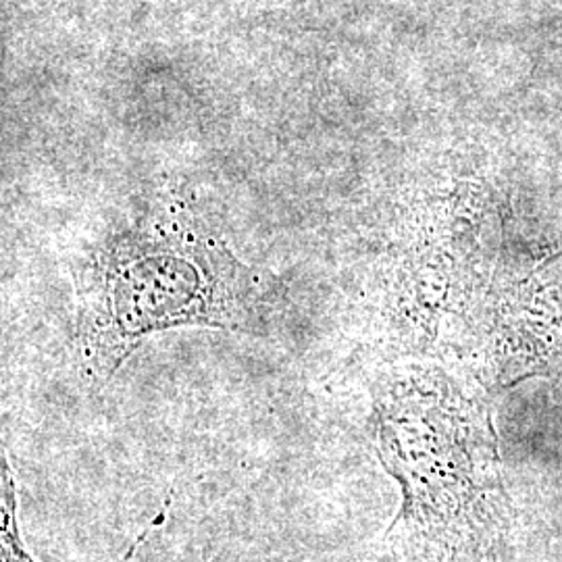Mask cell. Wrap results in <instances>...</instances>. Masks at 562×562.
I'll return each mask as SVG.
<instances>
[{
  "mask_svg": "<svg viewBox=\"0 0 562 562\" xmlns=\"http://www.w3.org/2000/svg\"><path fill=\"white\" fill-rule=\"evenodd\" d=\"M257 317L240 262L196 238L127 236L111 246L81 288L78 357L106 380L153 331L181 325L244 329Z\"/></svg>",
  "mask_w": 562,
  "mask_h": 562,
  "instance_id": "obj_1",
  "label": "cell"
},
{
  "mask_svg": "<svg viewBox=\"0 0 562 562\" xmlns=\"http://www.w3.org/2000/svg\"><path fill=\"white\" fill-rule=\"evenodd\" d=\"M0 536H2V562H36L21 546L15 483H13V473H11L7 457H2V529H0Z\"/></svg>",
  "mask_w": 562,
  "mask_h": 562,
  "instance_id": "obj_3",
  "label": "cell"
},
{
  "mask_svg": "<svg viewBox=\"0 0 562 562\" xmlns=\"http://www.w3.org/2000/svg\"><path fill=\"white\" fill-rule=\"evenodd\" d=\"M375 452L401 483L394 525L431 542L459 540L482 519L498 485L496 442L471 406L448 394L401 387L378 404Z\"/></svg>",
  "mask_w": 562,
  "mask_h": 562,
  "instance_id": "obj_2",
  "label": "cell"
}]
</instances>
